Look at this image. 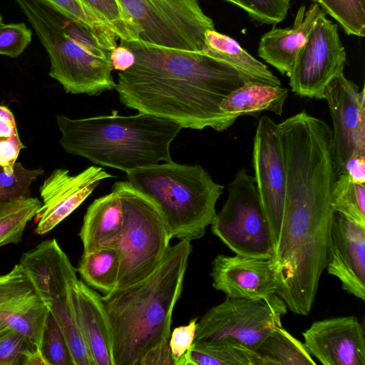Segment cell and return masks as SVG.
<instances>
[{
    "label": "cell",
    "mask_w": 365,
    "mask_h": 365,
    "mask_svg": "<svg viewBox=\"0 0 365 365\" xmlns=\"http://www.w3.org/2000/svg\"><path fill=\"white\" fill-rule=\"evenodd\" d=\"M332 120L333 156L336 175L344 173L348 160L365 155V91L344 73L324 91Z\"/></svg>",
    "instance_id": "obj_14"
},
{
    "label": "cell",
    "mask_w": 365,
    "mask_h": 365,
    "mask_svg": "<svg viewBox=\"0 0 365 365\" xmlns=\"http://www.w3.org/2000/svg\"><path fill=\"white\" fill-rule=\"evenodd\" d=\"M212 264V287L227 297L262 299L276 294L272 259L217 255Z\"/></svg>",
    "instance_id": "obj_19"
},
{
    "label": "cell",
    "mask_w": 365,
    "mask_h": 365,
    "mask_svg": "<svg viewBox=\"0 0 365 365\" xmlns=\"http://www.w3.org/2000/svg\"><path fill=\"white\" fill-rule=\"evenodd\" d=\"M29 345L26 338L19 332L6 328L0 332V365L21 364Z\"/></svg>",
    "instance_id": "obj_38"
},
{
    "label": "cell",
    "mask_w": 365,
    "mask_h": 365,
    "mask_svg": "<svg viewBox=\"0 0 365 365\" xmlns=\"http://www.w3.org/2000/svg\"><path fill=\"white\" fill-rule=\"evenodd\" d=\"M288 89L256 81H248L232 91L221 103L220 109L237 116L254 115L263 110L282 115Z\"/></svg>",
    "instance_id": "obj_24"
},
{
    "label": "cell",
    "mask_w": 365,
    "mask_h": 365,
    "mask_svg": "<svg viewBox=\"0 0 365 365\" xmlns=\"http://www.w3.org/2000/svg\"><path fill=\"white\" fill-rule=\"evenodd\" d=\"M331 16L347 35L365 36V0H312Z\"/></svg>",
    "instance_id": "obj_31"
},
{
    "label": "cell",
    "mask_w": 365,
    "mask_h": 365,
    "mask_svg": "<svg viewBox=\"0 0 365 365\" xmlns=\"http://www.w3.org/2000/svg\"><path fill=\"white\" fill-rule=\"evenodd\" d=\"M78 325L94 365H113L112 335L101 296L78 279L71 289Z\"/></svg>",
    "instance_id": "obj_20"
},
{
    "label": "cell",
    "mask_w": 365,
    "mask_h": 365,
    "mask_svg": "<svg viewBox=\"0 0 365 365\" xmlns=\"http://www.w3.org/2000/svg\"><path fill=\"white\" fill-rule=\"evenodd\" d=\"M304 345L324 365H365L364 327L355 316L315 321L302 333Z\"/></svg>",
    "instance_id": "obj_17"
},
{
    "label": "cell",
    "mask_w": 365,
    "mask_h": 365,
    "mask_svg": "<svg viewBox=\"0 0 365 365\" xmlns=\"http://www.w3.org/2000/svg\"><path fill=\"white\" fill-rule=\"evenodd\" d=\"M34 29L50 60L49 76L71 94L98 96L115 88L110 51L81 22L39 0H14Z\"/></svg>",
    "instance_id": "obj_5"
},
{
    "label": "cell",
    "mask_w": 365,
    "mask_h": 365,
    "mask_svg": "<svg viewBox=\"0 0 365 365\" xmlns=\"http://www.w3.org/2000/svg\"><path fill=\"white\" fill-rule=\"evenodd\" d=\"M3 24V18L1 15L0 14V26Z\"/></svg>",
    "instance_id": "obj_45"
},
{
    "label": "cell",
    "mask_w": 365,
    "mask_h": 365,
    "mask_svg": "<svg viewBox=\"0 0 365 365\" xmlns=\"http://www.w3.org/2000/svg\"><path fill=\"white\" fill-rule=\"evenodd\" d=\"M49 312L19 264L0 274V321L42 349Z\"/></svg>",
    "instance_id": "obj_15"
},
{
    "label": "cell",
    "mask_w": 365,
    "mask_h": 365,
    "mask_svg": "<svg viewBox=\"0 0 365 365\" xmlns=\"http://www.w3.org/2000/svg\"><path fill=\"white\" fill-rule=\"evenodd\" d=\"M287 309L277 294L262 299L227 297L197 322L194 341L229 339L255 351L274 327L282 326Z\"/></svg>",
    "instance_id": "obj_11"
},
{
    "label": "cell",
    "mask_w": 365,
    "mask_h": 365,
    "mask_svg": "<svg viewBox=\"0 0 365 365\" xmlns=\"http://www.w3.org/2000/svg\"><path fill=\"white\" fill-rule=\"evenodd\" d=\"M191 252V241L180 240L148 277L101 296L110 327L113 365H139L150 350L169 340Z\"/></svg>",
    "instance_id": "obj_3"
},
{
    "label": "cell",
    "mask_w": 365,
    "mask_h": 365,
    "mask_svg": "<svg viewBox=\"0 0 365 365\" xmlns=\"http://www.w3.org/2000/svg\"><path fill=\"white\" fill-rule=\"evenodd\" d=\"M125 173L130 185L158 206L173 238L192 241L205 235L224 186L202 167L171 160Z\"/></svg>",
    "instance_id": "obj_6"
},
{
    "label": "cell",
    "mask_w": 365,
    "mask_h": 365,
    "mask_svg": "<svg viewBox=\"0 0 365 365\" xmlns=\"http://www.w3.org/2000/svg\"><path fill=\"white\" fill-rule=\"evenodd\" d=\"M227 189L226 202L211 224L212 234L235 255L272 259L275 243L254 176L241 168Z\"/></svg>",
    "instance_id": "obj_10"
},
{
    "label": "cell",
    "mask_w": 365,
    "mask_h": 365,
    "mask_svg": "<svg viewBox=\"0 0 365 365\" xmlns=\"http://www.w3.org/2000/svg\"><path fill=\"white\" fill-rule=\"evenodd\" d=\"M139 365H174L169 340L160 343L150 350L143 357Z\"/></svg>",
    "instance_id": "obj_40"
},
{
    "label": "cell",
    "mask_w": 365,
    "mask_h": 365,
    "mask_svg": "<svg viewBox=\"0 0 365 365\" xmlns=\"http://www.w3.org/2000/svg\"><path fill=\"white\" fill-rule=\"evenodd\" d=\"M24 148L12 112L6 106H0V165L16 163Z\"/></svg>",
    "instance_id": "obj_35"
},
{
    "label": "cell",
    "mask_w": 365,
    "mask_h": 365,
    "mask_svg": "<svg viewBox=\"0 0 365 365\" xmlns=\"http://www.w3.org/2000/svg\"><path fill=\"white\" fill-rule=\"evenodd\" d=\"M344 173H347L354 181L364 184L365 155L351 157L345 165Z\"/></svg>",
    "instance_id": "obj_42"
},
{
    "label": "cell",
    "mask_w": 365,
    "mask_h": 365,
    "mask_svg": "<svg viewBox=\"0 0 365 365\" xmlns=\"http://www.w3.org/2000/svg\"><path fill=\"white\" fill-rule=\"evenodd\" d=\"M124 214L122 235L116 248L120 270L115 289L134 284L152 274L170 247L173 238L158 206L128 181L114 182Z\"/></svg>",
    "instance_id": "obj_7"
},
{
    "label": "cell",
    "mask_w": 365,
    "mask_h": 365,
    "mask_svg": "<svg viewBox=\"0 0 365 365\" xmlns=\"http://www.w3.org/2000/svg\"><path fill=\"white\" fill-rule=\"evenodd\" d=\"M260 365H316L304 344L282 326L274 327L256 349Z\"/></svg>",
    "instance_id": "obj_26"
},
{
    "label": "cell",
    "mask_w": 365,
    "mask_h": 365,
    "mask_svg": "<svg viewBox=\"0 0 365 365\" xmlns=\"http://www.w3.org/2000/svg\"><path fill=\"white\" fill-rule=\"evenodd\" d=\"M124 225L120 197L112 187L111 192L96 199L88 207L79 237L83 252L102 247H116Z\"/></svg>",
    "instance_id": "obj_22"
},
{
    "label": "cell",
    "mask_w": 365,
    "mask_h": 365,
    "mask_svg": "<svg viewBox=\"0 0 365 365\" xmlns=\"http://www.w3.org/2000/svg\"><path fill=\"white\" fill-rule=\"evenodd\" d=\"M21 364L24 365H49L41 348H29L23 357Z\"/></svg>",
    "instance_id": "obj_43"
},
{
    "label": "cell",
    "mask_w": 365,
    "mask_h": 365,
    "mask_svg": "<svg viewBox=\"0 0 365 365\" xmlns=\"http://www.w3.org/2000/svg\"><path fill=\"white\" fill-rule=\"evenodd\" d=\"M197 327V319H192L187 325L174 329L170 333L169 345L174 365L187 352L195 340Z\"/></svg>",
    "instance_id": "obj_39"
},
{
    "label": "cell",
    "mask_w": 365,
    "mask_h": 365,
    "mask_svg": "<svg viewBox=\"0 0 365 365\" xmlns=\"http://www.w3.org/2000/svg\"><path fill=\"white\" fill-rule=\"evenodd\" d=\"M120 264L117 248L106 247L83 252L77 270L87 285L106 294L116 287Z\"/></svg>",
    "instance_id": "obj_27"
},
{
    "label": "cell",
    "mask_w": 365,
    "mask_h": 365,
    "mask_svg": "<svg viewBox=\"0 0 365 365\" xmlns=\"http://www.w3.org/2000/svg\"><path fill=\"white\" fill-rule=\"evenodd\" d=\"M240 8L254 21L276 25L287 16L292 0H237Z\"/></svg>",
    "instance_id": "obj_36"
},
{
    "label": "cell",
    "mask_w": 365,
    "mask_h": 365,
    "mask_svg": "<svg viewBox=\"0 0 365 365\" xmlns=\"http://www.w3.org/2000/svg\"><path fill=\"white\" fill-rule=\"evenodd\" d=\"M41 206L37 198L31 197L0 204V247L21 242L27 223Z\"/></svg>",
    "instance_id": "obj_28"
},
{
    "label": "cell",
    "mask_w": 365,
    "mask_h": 365,
    "mask_svg": "<svg viewBox=\"0 0 365 365\" xmlns=\"http://www.w3.org/2000/svg\"><path fill=\"white\" fill-rule=\"evenodd\" d=\"M176 365H260L256 351L232 340L195 341Z\"/></svg>",
    "instance_id": "obj_25"
},
{
    "label": "cell",
    "mask_w": 365,
    "mask_h": 365,
    "mask_svg": "<svg viewBox=\"0 0 365 365\" xmlns=\"http://www.w3.org/2000/svg\"><path fill=\"white\" fill-rule=\"evenodd\" d=\"M42 351L49 365H74L67 341L50 313L44 331Z\"/></svg>",
    "instance_id": "obj_34"
},
{
    "label": "cell",
    "mask_w": 365,
    "mask_h": 365,
    "mask_svg": "<svg viewBox=\"0 0 365 365\" xmlns=\"http://www.w3.org/2000/svg\"><path fill=\"white\" fill-rule=\"evenodd\" d=\"M32 32L24 23L0 26V54L11 58L20 56L31 41Z\"/></svg>",
    "instance_id": "obj_37"
},
{
    "label": "cell",
    "mask_w": 365,
    "mask_h": 365,
    "mask_svg": "<svg viewBox=\"0 0 365 365\" xmlns=\"http://www.w3.org/2000/svg\"><path fill=\"white\" fill-rule=\"evenodd\" d=\"M110 60L113 69L123 72L134 65L135 56L128 47L120 43L110 51Z\"/></svg>",
    "instance_id": "obj_41"
},
{
    "label": "cell",
    "mask_w": 365,
    "mask_h": 365,
    "mask_svg": "<svg viewBox=\"0 0 365 365\" xmlns=\"http://www.w3.org/2000/svg\"><path fill=\"white\" fill-rule=\"evenodd\" d=\"M135 56L134 65L118 72L115 90L126 107L165 118L182 128L223 131L239 116L220 109L245 83L255 81L202 51H187L120 41Z\"/></svg>",
    "instance_id": "obj_1"
},
{
    "label": "cell",
    "mask_w": 365,
    "mask_h": 365,
    "mask_svg": "<svg viewBox=\"0 0 365 365\" xmlns=\"http://www.w3.org/2000/svg\"><path fill=\"white\" fill-rule=\"evenodd\" d=\"M322 11L316 3L312 4L307 11L306 6L302 5L292 27H274L261 37L257 48L258 56L289 77L300 47Z\"/></svg>",
    "instance_id": "obj_21"
},
{
    "label": "cell",
    "mask_w": 365,
    "mask_h": 365,
    "mask_svg": "<svg viewBox=\"0 0 365 365\" xmlns=\"http://www.w3.org/2000/svg\"><path fill=\"white\" fill-rule=\"evenodd\" d=\"M8 328L2 322L0 321V332Z\"/></svg>",
    "instance_id": "obj_44"
},
{
    "label": "cell",
    "mask_w": 365,
    "mask_h": 365,
    "mask_svg": "<svg viewBox=\"0 0 365 365\" xmlns=\"http://www.w3.org/2000/svg\"><path fill=\"white\" fill-rule=\"evenodd\" d=\"M202 51L230 64L256 82L281 86L279 79L264 63L242 48L235 39L215 29L205 32Z\"/></svg>",
    "instance_id": "obj_23"
},
{
    "label": "cell",
    "mask_w": 365,
    "mask_h": 365,
    "mask_svg": "<svg viewBox=\"0 0 365 365\" xmlns=\"http://www.w3.org/2000/svg\"><path fill=\"white\" fill-rule=\"evenodd\" d=\"M19 264L54 317L67 341L74 365H94L76 320L71 289L76 269L55 240L25 252Z\"/></svg>",
    "instance_id": "obj_8"
},
{
    "label": "cell",
    "mask_w": 365,
    "mask_h": 365,
    "mask_svg": "<svg viewBox=\"0 0 365 365\" xmlns=\"http://www.w3.org/2000/svg\"><path fill=\"white\" fill-rule=\"evenodd\" d=\"M43 173L41 168L29 170L20 163L0 165V204L30 197V187Z\"/></svg>",
    "instance_id": "obj_32"
},
{
    "label": "cell",
    "mask_w": 365,
    "mask_h": 365,
    "mask_svg": "<svg viewBox=\"0 0 365 365\" xmlns=\"http://www.w3.org/2000/svg\"><path fill=\"white\" fill-rule=\"evenodd\" d=\"M331 205L335 212L365 227L364 184L354 181L346 173L337 175Z\"/></svg>",
    "instance_id": "obj_30"
},
{
    "label": "cell",
    "mask_w": 365,
    "mask_h": 365,
    "mask_svg": "<svg viewBox=\"0 0 365 365\" xmlns=\"http://www.w3.org/2000/svg\"><path fill=\"white\" fill-rule=\"evenodd\" d=\"M62 15L85 25L97 42L104 48L112 51L118 38L110 28L81 0H39Z\"/></svg>",
    "instance_id": "obj_29"
},
{
    "label": "cell",
    "mask_w": 365,
    "mask_h": 365,
    "mask_svg": "<svg viewBox=\"0 0 365 365\" xmlns=\"http://www.w3.org/2000/svg\"><path fill=\"white\" fill-rule=\"evenodd\" d=\"M346 60L337 25L322 11L297 54L289 76L292 91L302 97L324 99L327 86L344 73Z\"/></svg>",
    "instance_id": "obj_12"
},
{
    "label": "cell",
    "mask_w": 365,
    "mask_h": 365,
    "mask_svg": "<svg viewBox=\"0 0 365 365\" xmlns=\"http://www.w3.org/2000/svg\"><path fill=\"white\" fill-rule=\"evenodd\" d=\"M342 289L365 300V227L335 212L326 268Z\"/></svg>",
    "instance_id": "obj_18"
},
{
    "label": "cell",
    "mask_w": 365,
    "mask_h": 365,
    "mask_svg": "<svg viewBox=\"0 0 365 365\" xmlns=\"http://www.w3.org/2000/svg\"><path fill=\"white\" fill-rule=\"evenodd\" d=\"M81 1L110 28L120 41L138 40L135 31L125 18L115 0Z\"/></svg>",
    "instance_id": "obj_33"
},
{
    "label": "cell",
    "mask_w": 365,
    "mask_h": 365,
    "mask_svg": "<svg viewBox=\"0 0 365 365\" xmlns=\"http://www.w3.org/2000/svg\"><path fill=\"white\" fill-rule=\"evenodd\" d=\"M332 190L311 178L287 183L281 227L272 258L276 294L294 314L307 316L326 268L335 214Z\"/></svg>",
    "instance_id": "obj_2"
},
{
    "label": "cell",
    "mask_w": 365,
    "mask_h": 365,
    "mask_svg": "<svg viewBox=\"0 0 365 365\" xmlns=\"http://www.w3.org/2000/svg\"><path fill=\"white\" fill-rule=\"evenodd\" d=\"M138 40L170 48L202 51L215 29L197 0H115Z\"/></svg>",
    "instance_id": "obj_9"
},
{
    "label": "cell",
    "mask_w": 365,
    "mask_h": 365,
    "mask_svg": "<svg viewBox=\"0 0 365 365\" xmlns=\"http://www.w3.org/2000/svg\"><path fill=\"white\" fill-rule=\"evenodd\" d=\"M113 176L101 167L91 165L77 175L56 169L40 187L43 202L36 213V233L43 235L53 230L76 210L100 183Z\"/></svg>",
    "instance_id": "obj_16"
},
{
    "label": "cell",
    "mask_w": 365,
    "mask_h": 365,
    "mask_svg": "<svg viewBox=\"0 0 365 365\" xmlns=\"http://www.w3.org/2000/svg\"><path fill=\"white\" fill-rule=\"evenodd\" d=\"M56 121L60 144L66 153L125 173L171 161L170 144L182 128L143 113L76 119L58 115Z\"/></svg>",
    "instance_id": "obj_4"
},
{
    "label": "cell",
    "mask_w": 365,
    "mask_h": 365,
    "mask_svg": "<svg viewBox=\"0 0 365 365\" xmlns=\"http://www.w3.org/2000/svg\"><path fill=\"white\" fill-rule=\"evenodd\" d=\"M254 178L274 243L283 215L286 165L278 124L268 116L259 119L252 151Z\"/></svg>",
    "instance_id": "obj_13"
}]
</instances>
